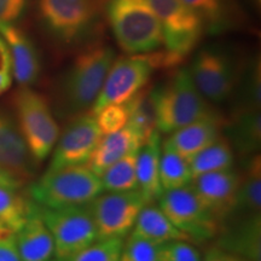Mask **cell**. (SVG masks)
I'll list each match as a JSON object with an SVG mask.
<instances>
[{
    "instance_id": "6da1fadb",
    "label": "cell",
    "mask_w": 261,
    "mask_h": 261,
    "mask_svg": "<svg viewBox=\"0 0 261 261\" xmlns=\"http://www.w3.org/2000/svg\"><path fill=\"white\" fill-rule=\"evenodd\" d=\"M150 92L159 132L172 133L197 120L220 116L197 90L187 68L179 69L163 86Z\"/></svg>"
},
{
    "instance_id": "7a4b0ae2",
    "label": "cell",
    "mask_w": 261,
    "mask_h": 261,
    "mask_svg": "<svg viewBox=\"0 0 261 261\" xmlns=\"http://www.w3.org/2000/svg\"><path fill=\"white\" fill-rule=\"evenodd\" d=\"M102 192L100 178L86 165L48 168L31 188L33 200L50 210L87 205Z\"/></svg>"
},
{
    "instance_id": "3957f363",
    "label": "cell",
    "mask_w": 261,
    "mask_h": 261,
    "mask_svg": "<svg viewBox=\"0 0 261 261\" xmlns=\"http://www.w3.org/2000/svg\"><path fill=\"white\" fill-rule=\"evenodd\" d=\"M108 17L117 44L128 55L149 54L163 45L161 24L148 0H110Z\"/></svg>"
},
{
    "instance_id": "277c9868",
    "label": "cell",
    "mask_w": 261,
    "mask_h": 261,
    "mask_svg": "<svg viewBox=\"0 0 261 261\" xmlns=\"http://www.w3.org/2000/svg\"><path fill=\"white\" fill-rule=\"evenodd\" d=\"M114 60L115 51L100 42L77 55L63 83L64 102L71 113H81L93 106Z\"/></svg>"
},
{
    "instance_id": "5b68a950",
    "label": "cell",
    "mask_w": 261,
    "mask_h": 261,
    "mask_svg": "<svg viewBox=\"0 0 261 261\" xmlns=\"http://www.w3.org/2000/svg\"><path fill=\"white\" fill-rule=\"evenodd\" d=\"M15 108L18 129L29 154L34 161H44L52 152L60 137V127L47 100L28 86H23L16 93Z\"/></svg>"
},
{
    "instance_id": "8992f818",
    "label": "cell",
    "mask_w": 261,
    "mask_h": 261,
    "mask_svg": "<svg viewBox=\"0 0 261 261\" xmlns=\"http://www.w3.org/2000/svg\"><path fill=\"white\" fill-rule=\"evenodd\" d=\"M39 214L54 238L55 256L62 261L97 241V230L89 205L50 210L39 205Z\"/></svg>"
},
{
    "instance_id": "52a82bcc",
    "label": "cell",
    "mask_w": 261,
    "mask_h": 261,
    "mask_svg": "<svg viewBox=\"0 0 261 261\" xmlns=\"http://www.w3.org/2000/svg\"><path fill=\"white\" fill-rule=\"evenodd\" d=\"M159 207L173 225L187 234L189 241L204 242L220 231L213 214L208 211L190 185L163 191Z\"/></svg>"
},
{
    "instance_id": "ba28073f",
    "label": "cell",
    "mask_w": 261,
    "mask_h": 261,
    "mask_svg": "<svg viewBox=\"0 0 261 261\" xmlns=\"http://www.w3.org/2000/svg\"><path fill=\"white\" fill-rule=\"evenodd\" d=\"M159 68L156 54L129 55L114 60L91 114L109 104H120L135 97L145 87L152 71Z\"/></svg>"
},
{
    "instance_id": "9c48e42d",
    "label": "cell",
    "mask_w": 261,
    "mask_h": 261,
    "mask_svg": "<svg viewBox=\"0 0 261 261\" xmlns=\"http://www.w3.org/2000/svg\"><path fill=\"white\" fill-rule=\"evenodd\" d=\"M158 16L165 50L180 62L197 45L204 25L182 0H148Z\"/></svg>"
},
{
    "instance_id": "30bf717a",
    "label": "cell",
    "mask_w": 261,
    "mask_h": 261,
    "mask_svg": "<svg viewBox=\"0 0 261 261\" xmlns=\"http://www.w3.org/2000/svg\"><path fill=\"white\" fill-rule=\"evenodd\" d=\"M146 204L139 190L100 194L89 203L97 230V240L125 238Z\"/></svg>"
},
{
    "instance_id": "8fae6325",
    "label": "cell",
    "mask_w": 261,
    "mask_h": 261,
    "mask_svg": "<svg viewBox=\"0 0 261 261\" xmlns=\"http://www.w3.org/2000/svg\"><path fill=\"white\" fill-rule=\"evenodd\" d=\"M189 71L197 90L208 102H225L237 86V64L223 48H202Z\"/></svg>"
},
{
    "instance_id": "7c38bea8",
    "label": "cell",
    "mask_w": 261,
    "mask_h": 261,
    "mask_svg": "<svg viewBox=\"0 0 261 261\" xmlns=\"http://www.w3.org/2000/svg\"><path fill=\"white\" fill-rule=\"evenodd\" d=\"M38 5L45 27L65 42L90 31L99 10L97 0H39Z\"/></svg>"
},
{
    "instance_id": "4fadbf2b",
    "label": "cell",
    "mask_w": 261,
    "mask_h": 261,
    "mask_svg": "<svg viewBox=\"0 0 261 261\" xmlns=\"http://www.w3.org/2000/svg\"><path fill=\"white\" fill-rule=\"evenodd\" d=\"M241 175L233 168L200 175L191 181L196 194L223 226L236 213Z\"/></svg>"
},
{
    "instance_id": "5bb4252c",
    "label": "cell",
    "mask_w": 261,
    "mask_h": 261,
    "mask_svg": "<svg viewBox=\"0 0 261 261\" xmlns=\"http://www.w3.org/2000/svg\"><path fill=\"white\" fill-rule=\"evenodd\" d=\"M102 133L92 114H84L68 126L58 137L48 168L86 165Z\"/></svg>"
},
{
    "instance_id": "9a60e30c",
    "label": "cell",
    "mask_w": 261,
    "mask_h": 261,
    "mask_svg": "<svg viewBox=\"0 0 261 261\" xmlns=\"http://www.w3.org/2000/svg\"><path fill=\"white\" fill-rule=\"evenodd\" d=\"M11 58L12 76L21 86L34 84L40 74V60L34 44L25 33L15 24H0Z\"/></svg>"
},
{
    "instance_id": "2e32d148",
    "label": "cell",
    "mask_w": 261,
    "mask_h": 261,
    "mask_svg": "<svg viewBox=\"0 0 261 261\" xmlns=\"http://www.w3.org/2000/svg\"><path fill=\"white\" fill-rule=\"evenodd\" d=\"M146 137L135 126L127 125L117 132L102 136L96 148L91 154L86 166L98 177L114 165L133 151H138L146 142Z\"/></svg>"
},
{
    "instance_id": "e0dca14e",
    "label": "cell",
    "mask_w": 261,
    "mask_h": 261,
    "mask_svg": "<svg viewBox=\"0 0 261 261\" xmlns=\"http://www.w3.org/2000/svg\"><path fill=\"white\" fill-rule=\"evenodd\" d=\"M14 237L21 261H48L55 255L54 238L39 214L38 204Z\"/></svg>"
},
{
    "instance_id": "ac0fdd59",
    "label": "cell",
    "mask_w": 261,
    "mask_h": 261,
    "mask_svg": "<svg viewBox=\"0 0 261 261\" xmlns=\"http://www.w3.org/2000/svg\"><path fill=\"white\" fill-rule=\"evenodd\" d=\"M32 160L18 127L0 112V166L24 184L32 177Z\"/></svg>"
},
{
    "instance_id": "d6986e66",
    "label": "cell",
    "mask_w": 261,
    "mask_h": 261,
    "mask_svg": "<svg viewBox=\"0 0 261 261\" xmlns=\"http://www.w3.org/2000/svg\"><path fill=\"white\" fill-rule=\"evenodd\" d=\"M224 125L225 121L221 116L205 117L172 132L166 142L179 155L190 161L195 155L220 138V130Z\"/></svg>"
},
{
    "instance_id": "ffe728a7",
    "label": "cell",
    "mask_w": 261,
    "mask_h": 261,
    "mask_svg": "<svg viewBox=\"0 0 261 261\" xmlns=\"http://www.w3.org/2000/svg\"><path fill=\"white\" fill-rule=\"evenodd\" d=\"M161 148L160 132L155 129L138 151V159H137L138 190L142 192L146 204H152L159 201L165 191L160 177Z\"/></svg>"
},
{
    "instance_id": "44dd1931",
    "label": "cell",
    "mask_w": 261,
    "mask_h": 261,
    "mask_svg": "<svg viewBox=\"0 0 261 261\" xmlns=\"http://www.w3.org/2000/svg\"><path fill=\"white\" fill-rule=\"evenodd\" d=\"M261 215H248L221 234L219 248L250 261H260Z\"/></svg>"
},
{
    "instance_id": "7402d4cb",
    "label": "cell",
    "mask_w": 261,
    "mask_h": 261,
    "mask_svg": "<svg viewBox=\"0 0 261 261\" xmlns=\"http://www.w3.org/2000/svg\"><path fill=\"white\" fill-rule=\"evenodd\" d=\"M130 234L144 238L156 244H163L172 241H189L187 234L173 225L161 208L152 204H145L143 207Z\"/></svg>"
},
{
    "instance_id": "603a6c76",
    "label": "cell",
    "mask_w": 261,
    "mask_h": 261,
    "mask_svg": "<svg viewBox=\"0 0 261 261\" xmlns=\"http://www.w3.org/2000/svg\"><path fill=\"white\" fill-rule=\"evenodd\" d=\"M261 210V158L253 154L248 159L244 174L241 175L236 213L248 215L260 214Z\"/></svg>"
},
{
    "instance_id": "cb8c5ba5",
    "label": "cell",
    "mask_w": 261,
    "mask_h": 261,
    "mask_svg": "<svg viewBox=\"0 0 261 261\" xmlns=\"http://www.w3.org/2000/svg\"><path fill=\"white\" fill-rule=\"evenodd\" d=\"M231 137L241 154H256L261 143L260 109L240 110L231 126Z\"/></svg>"
},
{
    "instance_id": "d4e9b609",
    "label": "cell",
    "mask_w": 261,
    "mask_h": 261,
    "mask_svg": "<svg viewBox=\"0 0 261 261\" xmlns=\"http://www.w3.org/2000/svg\"><path fill=\"white\" fill-rule=\"evenodd\" d=\"M234 162L233 150L227 140L218 138L210 146L195 155L190 161L192 180L208 173L220 172L232 168Z\"/></svg>"
},
{
    "instance_id": "484cf974",
    "label": "cell",
    "mask_w": 261,
    "mask_h": 261,
    "mask_svg": "<svg viewBox=\"0 0 261 261\" xmlns=\"http://www.w3.org/2000/svg\"><path fill=\"white\" fill-rule=\"evenodd\" d=\"M160 177L163 190H173L190 185L192 173L188 160L171 148L167 142H163L160 159Z\"/></svg>"
},
{
    "instance_id": "4316f807",
    "label": "cell",
    "mask_w": 261,
    "mask_h": 261,
    "mask_svg": "<svg viewBox=\"0 0 261 261\" xmlns=\"http://www.w3.org/2000/svg\"><path fill=\"white\" fill-rule=\"evenodd\" d=\"M138 151L126 155L102 173L99 178L104 191L125 192L138 190V175H137Z\"/></svg>"
},
{
    "instance_id": "83f0119b",
    "label": "cell",
    "mask_w": 261,
    "mask_h": 261,
    "mask_svg": "<svg viewBox=\"0 0 261 261\" xmlns=\"http://www.w3.org/2000/svg\"><path fill=\"white\" fill-rule=\"evenodd\" d=\"M200 17L204 29L219 33L233 22L231 0H182Z\"/></svg>"
},
{
    "instance_id": "f1b7e54d",
    "label": "cell",
    "mask_w": 261,
    "mask_h": 261,
    "mask_svg": "<svg viewBox=\"0 0 261 261\" xmlns=\"http://www.w3.org/2000/svg\"><path fill=\"white\" fill-rule=\"evenodd\" d=\"M34 204L18 192V189L0 185V223L16 232L31 215Z\"/></svg>"
},
{
    "instance_id": "f546056e",
    "label": "cell",
    "mask_w": 261,
    "mask_h": 261,
    "mask_svg": "<svg viewBox=\"0 0 261 261\" xmlns=\"http://www.w3.org/2000/svg\"><path fill=\"white\" fill-rule=\"evenodd\" d=\"M102 136L110 135L123 128L129 120L128 100L120 104H109L92 114Z\"/></svg>"
},
{
    "instance_id": "4dcf8cb0",
    "label": "cell",
    "mask_w": 261,
    "mask_h": 261,
    "mask_svg": "<svg viewBox=\"0 0 261 261\" xmlns=\"http://www.w3.org/2000/svg\"><path fill=\"white\" fill-rule=\"evenodd\" d=\"M123 238L97 240L68 261H119Z\"/></svg>"
},
{
    "instance_id": "1f68e13d",
    "label": "cell",
    "mask_w": 261,
    "mask_h": 261,
    "mask_svg": "<svg viewBox=\"0 0 261 261\" xmlns=\"http://www.w3.org/2000/svg\"><path fill=\"white\" fill-rule=\"evenodd\" d=\"M161 244L129 234L120 254L119 261H158Z\"/></svg>"
},
{
    "instance_id": "d6a6232c",
    "label": "cell",
    "mask_w": 261,
    "mask_h": 261,
    "mask_svg": "<svg viewBox=\"0 0 261 261\" xmlns=\"http://www.w3.org/2000/svg\"><path fill=\"white\" fill-rule=\"evenodd\" d=\"M158 261H202L200 253L189 241H172L160 247Z\"/></svg>"
},
{
    "instance_id": "836d02e7",
    "label": "cell",
    "mask_w": 261,
    "mask_h": 261,
    "mask_svg": "<svg viewBox=\"0 0 261 261\" xmlns=\"http://www.w3.org/2000/svg\"><path fill=\"white\" fill-rule=\"evenodd\" d=\"M28 0H0V24H14L23 15Z\"/></svg>"
},
{
    "instance_id": "e575fe53",
    "label": "cell",
    "mask_w": 261,
    "mask_h": 261,
    "mask_svg": "<svg viewBox=\"0 0 261 261\" xmlns=\"http://www.w3.org/2000/svg\"><path fill=\"white\" fill-rule=\"evenodd\" d=\"M12 67L9 48L0 35V94L10 89L12 84Z\"/></svg>"
},
{
    "instance_id": "d590c367",
    "label": "cell",
    "mask_w": 261,
    "mask_h": 261,
    "mask_svg": "<svg viewBox=\"0 0 261 261\" xmlns=\"http://www.w3.org/2000/svg\"><path fill=\"white\" fill-rule=\"evenodd\" d=\"M0 261H21L14 234L0 237Z\"/></svg>"
},
{
    "instance_id": "8d00e7d4",
    "label": "cell",
    "mask_w": 261,
    "mask_h": 261,
    "mask_svg": "<svg viewBox=\"0 0 261 261\" xmlns=\"http://www.w3.org/2000/svg\"><path fill=\"white\" fill-rule=\"evenodd\" d=\"M203 261H250L246 257L230 253L227 250L221 249L219 247L212 248L205 254Z\"/></svg>"
},
{
    "instance_id": "74e56055",
    "label": "cell",
    "mask_w": 261,
    "mask_h": 261,
    "mask_svg": "<svg viewBox=\"0 0 261 261\" xmlns=\"http://www.w3.org/2000/svg\"><path fill=\"white\" fill-rule=\"evenodd\" d=\"M0 185L3 187H10V188H16L19 189L23 185V182L18 180L14 174H11L8 169L0 166Z\"/></svg>"
},
{
    "instance_id": "f35d334b",
    "label": "cell",
    "mask_w": 261,
    "mask_h": 261,
    "mask_svg": "<svg viewBox=\"0 0 261 261\" xmlns=\"http://www.w3.org/2000/svg\"><path fill=\"white\" fill-rule=\"evenodd\" d=\"M11 234H14V232H12L9 227H6L5 225L0 223V237H8L11 236Z\"/></svg>"
},
{
    "instance_id": "ab89813d",
    "label": "cell",
    "mask_w": 261,
    "mask_h": 261,
    "mask_svg": "<svg viewBox=\"0 0 261 261\" xmlns=\"http://www.w3.org/2000/svg\"><path fill=\"white\" fill-rule=\"evenodd\" d=\"M48 261H62V260H58V259H56V260H52V259H51V260H48Z\"/></svg>"
}]
</instances>
